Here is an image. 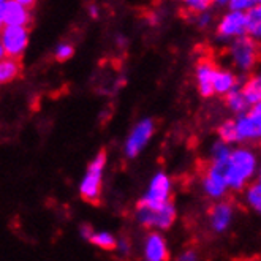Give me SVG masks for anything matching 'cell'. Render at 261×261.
Returning a JSON list of instances; mask_svg holds the SVG:
<instances>
[{
	"label": "cell",
	"mask_w": 261,
	"mask_h": 261,
	"mask_svg": "<svg viewBox=\"0 0 261 261\" xmlns=\"http://www.w3.org/2000/svg\"><path fill=\"white\" fill-rule=\"evenodd\" d=\"M259 159L256 152L247 146L231 147L229 157L223 165V174L229 190L242 192L256 177Z\"/></svg>",
	"instance_id": "1"
},
{
	"label": "cell",
	"mask_w": 261,
	"mask_h": 261,
	"mask_svg": "<svg viewBox=\"0 0 261 261\" xmlns=\"http://www.w3.org/2000/svg\"><path fill=\"white\" fill-rule=\"evenodd\" d=\"M228 59L236 71L239 73L253 71L259 59L258 41H255L249 35H242L231 40L228 46Z\"/></svg>",
	"instance_id": "2"
},
{
	"label": "cell",
	"mask_w": 261,
	"mask_h": 261,
	"mask_svg": "<svg viewBox=\"0 0 261 261\" xmlns=\"http://www.w3.org/2000/svg\"><path fill=\"white\" fill-rule=\"evenodd\" d=\"M106 163V150L101 149L98 152L97 159L89 165V170L86 174L84 182L81 184V198L86 203L94 206L100 204V195H101V170Z\"/></svg>",
	"instance_id": "3"
},
{
	"label": "cell",
	"mask_w": 261,
	"mask_h": 261,
	"mask_svg": "<svg viewBox=\"0 0 261 261\" xmlns=\"http://www.w3.org/2000/svg\"><path fill=\"white\" fill-rule=\"evenodd\" d=\"M234 125L241 143L261 141V101L253 103L247 113L236 116Z\"/></svg>",
	"instance_id": "4"
},
{
	"label": "cell",
	"mask_w": 261,
	"mask_h": 261,
	"mask_svg": "<svg viewBox=\"0 0 261 261\" xmlns=\"http://www.w3.org/2000/svg\"><path fill=\"white\" fill-rule=\"evenodd\" d=\"M29 27L24 25H0V43H2L5 56L22 57V51L27 46Z\"/></svg>",
	"instance_id": "5"
},
{
	"label": "cell",
	"mask_w": 261,
	"mask_h": 261,
	"mask_svg": "<svg viewBox=\"0 0 261 261\" xmlns=\"http://www.w3.org/2000/svg\"><path fill=\"white\" fill-rule=\"evenodd\" d=\"M173 199L171 192V179L165 173H159L153 177L149 193L138 203V207H150V209H160L165 203Z\"/></svg>",
	"instance_id": "6"
},
{
	"label": "cell",
	"mask_w": 261,
	"mask_h": 261,
	"mask_svg": "<svg viewBox=\"0 0 261 261\" xmlns=\"http://www.w3.org/2000/svg\"><path fill=\"white\" fill-rule=\"evenodd\" d=\"M138 219L146 228L157 226L162 229H168L176 220V207L173 204V199L165 203L160 209L138 207Z\"/></svg>",
	"instance_id": "7"
},
{
	"label": "cell",
	"mask_w": 261,
	"mask_h": 261,
	"mask_svg": "<svg viewBox=\"0 0 261 261\" xmlns=\"http://www.w3.org/2000/svg\"><path fill=\"white\" fill-rule=\"evenodd\" d=\"M201 186H203L204 195L209 199H212V201H219V199H223L228 195V192H229L228 182H226L225 174H223V166L209 163L207 170L203 174Z\"/></svg>",
	"instance_id": "8"
},
{
	"label": "cell",
	"mask_w": 261,
	"mask_h": 261,
	"mask_svg": "<svg viewBox=\"0 0 261 261\" xmlns=\"http://www.w3.org/2000/svg\"><path fill=\"white\" fill-rule=\"evenodd\" d=\"M216 32L222 41H228V43L238 37L245 35V13L228 10L219 19Z\"/></svg>",
	"instance_id": "9"
},
{
	"label": "cell",
	"mask_w": 261,
	"mask_h": 261,
	"mask_svg": "<svg viewBox=\"0 0 261 261\" xmlns=\"http://www.w3.org/2000/svg\"><path fill=\"white\" fill-rule=\"evenodd\" d=\"M234 206L229 201H225V199H219L209 211V226L214 233L222 234L231 228V225L234 223Z\"/></svg>",
	"instance_id": "10"
},
{
	"label": "cell",
	"mask_w": 261,
	"mask_h": 261,
	"mask_svg": "<svg viewBox=\"0 0 261 261\" xmlns=\"http://www.w3.org/2000/svg\"><path fill=\"white\" fill-rule=\"evenodd\" d=\"M217 65L212 62V60L203 59L199 60L196 68H195V83L196 89L199 92V95L209 98L214 95V76L217 71Z\"/></svg>",
	"instance_id": "11"
},
{
	"label": "cell",
	"mask_w": 261,
	"mask_h": 261,
	"mask_svg": "<svg viewBox=\"0 0 261 261\" xmlns=\"http://www.w3.org/2000/svg\"><path fill=\"white\" fill-rule=\"evenodd\" d=\"M153 132H155V122H153L152 119L143 120L141 124L135 128V132L132 133L130 140L125 146L128 157H135L136 153L146 146V143L149 141V138L152 136Z\"/></svg>",
	"instance_id": "12"
},
{
	"label": "cell",
	"mask_w": 261,
	"mask_h": 261,
	"mask_svg": "<svg viewBox=\"0 0 261 261\" xmlns=\"http://www.w3.org/2000/svg\"><path fill=\"white\" fill-rule=\"evenodd\" d=\"M2 24L30 27V24H32V16H30L29 10L24 8L21 4L14 2V0H7L2 10Z\"/></svg>",
	"instance_id": "13"
},
{
	"label": "cell",
	"mask_w": 261,
	"mask_h": 261,
	"mask_svg": "<svg viewBox=\"0 0 261 261\" xmlns=\"http://www.w3.org/2000/svg\"><path fill=\"white\" fill-rule=\"evenodd\" d=\"M239 87L238 74L229 68H217L214 76V95L225 97L228 92Z\"/></svg>",
	"instance_id": "14"
},
{
	"label": "cell",
	"mask_w": 261,
	"mask_h": 261,
	"mask_svg": "<svg viewBox=\"0 0 261 261\" xmlns=\"http://www.w3.org/2000/svg\"><path fill=\"white\" fill-rule=\"evenodd\" d=\"M146 258L149 261H165L170 258L166 241L159 233H150L146 241Z\"/></svg>",
	"instance_id": "15"
},
{
	"label": "cell",
	"mask_w": 261,
	"mask_h": 261,
	"mask_svg": "<svg viewBox=\"0 0 261 261\" xmlns=\"http://www.w3.org/2000/svg\"><path fill=\"white\" fill-rule=\"evenodd\" d=\"M22 57H10L5 56L0 59V84L11 83L22 73Z\"/></svg>",
	"instance_id": "16"
},
{
	"label": "cell",
	"mask_w": 261,
	"mask_h": 261,
	"mask_svg": "<svg viewBox=\"0 0 261 261\" xmlns=\"http://www.w3.org/2000/svg\"><path fill=\"white\" fill-rule=\"evenodd\" d=\"M225 103H226V108L236 116L247 113L249 108L252 106L241 87H236L234 90L228 92V94L225 95Z\"/></svg>",
	"instance_id": "17"
},
{
	"label": "cell",
	"mask_w": 261,
	"mask_h": 261,
	"mask_svg": "<svg viewBox=\"0 0 261 261\" xmlns=\"http://www.w3.org/2000/svg\"><path fill=\"white\" fill-rule=\"evenodd\" d=\"M245 35L255 41H261V5L245 11Z\"/></svg>",
	"instance_id": "18"
},
{
	"label": "cell",
	"mask_w": 261,
	"mask_h": 261,
	"mask_svg": "<svg viewBox=\"0 0 261 261\" xmlns=\"http://www.w3.org/2000/svg\"><path fill=\"white\" fill-rule=\"evenodd\" d=\"M242 192L245 206L261 217V180H252Z\"/></svg>",
	"instance_id": "19"
},
{
	"label": "cell",
	"mask_w": 261,
	"mask_h": 261,
	"mask_svg": "<svg viewBox=\"0 0 261 261\" xmlns=\"http://www.w3.org/2000/svg\"><path fill=\"white\" fill-rule=\"evenodd\" d=\"M241 89L245 94V97H247V100L250 101V105L261 101V71L252 74Z\"/></svg>",
	"instance_id": "20"
},
{
	"label": "cell",
	"mask_w": 261,
	"mask_h": 261,
	"mask_svg": "<svg viewBox=\"0 0 261 261\" xmlns=\"http://www.w3.org/2000/svg\"><path fill=\"white\" fill-rule=\"evenodd\" d=\"M229 152H231V144H228L222 140L214 141L211 146V153H209V159L212 165H220L223 166L229 157Z\"/></svg>",
	"instance_id": "21"
},
{
	"label": "cell",
	"mask_w": 261,
	"mask_h": 261,
	"mask_svg": "<svg viewBox=\"0 0 261 261\" xmlns=\"http://www.w3.org/2000/svg\"><path fill=\"white\" fill-rule=\"evenodd\" d=\"M219 140L228 143V144H236L238 143V133L234 127V120H225L217 128Z\"/></svg>",
	"instance_id": "22"
},
{
	"label": "cell",
	"mask_w": 261,
	"mask_h": 261,
	"mask_svg": "<svg viewBox=\"0 0 261 261\" xmlns=\"http://www.w3.org/2000/svg\"><path fill=\"white\" fill-rule=\"evenodd\" d=\"M89 241L92 244H95L97 247H100L101 250H106V252H111L117 247V242L114 241V238L108 233H100V234H92L89 238Z\"/></svg>",
	"instance_id": "23"
},
{
	"label": "cell",
	"mask_w": 261,
	"mask_h": 261,
	"mask_svg": "<svg viewBox=\"0 0 261 261\" xmlns=\"http://www.w3.org/2000/svg\"><path fill=\"white\" fill-rule=\"evenodd\" d=\"M180 2L184 5V10L195 14V16L201 11H207L212 5L211 0H180Z\"/></svg>",
	"instance_id": "24"
},
{
	"label": "cell",
	"mask_w": 261,
	"mask_h": 261,
	"mask_svg": "<svg viewBox=\"0 0 261 261\" xmlns=\"http://www.w3.org/2000/svg\"><path fill=\"white\" fill-rule=\"evenodd\" d=\"M226 5L229 7V10H236V11H249L250 8L258 5V0H228Z\"/></svg>",
	"instance_id": "25"
},
{
	"label": "cell",
	"mask_w": 261,
	"mask_h": 261,
	"mask_svg": "<svg viewBox=\"0 0 261 261\" xmlns=\"http://www.w3.org/2000/svg\"><path fill=\"white\" fill-rule=\"evenodd\" d=\"M74 53V48L71 44H64V46H60V48L57 49L56 53V60L57 62H65V60H68Z\"/></svg>",
	"instance_id": "26"
},
{
	"label": "cell",
	"mask_w": 261,
	"mask_h": 261,
	"mask_svg": "<svg viewBox=\"0 0 261 261\" xmlns=\"http://www.w3.org/2000/svg\"><path fill=\"white\" fill-rule=\"evenodd\" d=\"M196 21H198L199 27H207L212 22V16H211V13H207V11H201V13L196 14Z\"/></svg>",
	"instance_id": "27"
},
{
	"label": "cell",
	"mask_w": 261,
	"mask_h": 261,
	"mask_svg": "<svg viewBox=\"0 0 261 261\" xmlns=\"http://www.w3.org/2000/svg\"><path fill=\"white\" fill-rule=\"evenodd\" d=\"M14 2H18V4H21L24 8H27L29 11L30 10H34L35 8V4H37V0H14Z\"/></svg>",
	"instance_id": "28"
},
{
	"label": "cell",
	"mask_w": 261,
	"mask_h": 261,
	"mask_svg": "<svg viewBox=\"0 0 261 261\" xmlns=\"http://www.w3.org/2000/svg\"><path fill=\"white\" fill-rule=\"evenodd\" d=\"M182 261H193V259H198V255H195V252L189 250V252H184V255L180 256Z\"/></svg>",
	"instance_id": "29"
},
{
	"label": "cell",
	"mask_w": 261,
	"mask_h": 261,
	"mask_svg": "<svg viewBox=\"0 0 261 261\" xmlns=\"http://www.w3.org/2000/svg\"><path fill=\"white\" fill-rule=\"evenodd\" d=\"M83 234H84L86 239H89V238L92 236V228L87 226V225H84V226H83Z\"/></svg>",
	"instance_id": "30"
},
{
	"label": "cell",
	"mask_w": 261,
	"mask_h": 261,
	"mask_svg": "<svg viewBox=\"0 0 261 261\" xmlns=\"http://www.w3.org/2000/svg\"><path fill=\"white\" fill-rule=\"evenodd\" d=\"M4 4H5V0H0V25H2V10H4Z\"/></svg>",
	"instance_id": "31"
},
{
	"label": "cell",
	"mask_w": 261,
	"mask_h": 261,
	"mask_svg": "<svg viewBox=\"0 0 261 261\" xmlns=\"http://www.w3.org/2000/svg\"><path fill=\"white\" fill-rule=\"evenodd\" d=\"M90 14H92V18H97V8L94 5H90Z\"/></svg>",
	"instance_id": "32"
},
{
	"label": "cell",
	"mask_w": 261,
	"mask_h": 261,
	"mask_svg": "<svg viewBox=\"0 0 261 261\" xmlns=\"http://www.w3.org/2000/svg\"><path fill=\"white\" fill-rule=\"evenodd\" d=\"M212 4H217V5H225L228 0H211Z\"/></svg>",
	"instance_id": "33"
},
{
	"label": "cell",
	"mask_w": 261,
	"mask_h": 261,
	"mask_svg": "<svg viewBox=\"0 0 261 261\" xmlns=\"http://www.w3.org/2000/svg\"><path fill=\"white\" fill-rule=\"evenodd\" d=\"M4 57H5V49H4L2 43H0V59H4Z\"/></svg>",
	"instance_id": "34"
},
{
	"label": "cell",
	"mask_w": 261,
	"mask_h": 261,
	"mask_svg": "<svg viewBox=\"0 0 261 261\" xmlns=\"http://www.w3.org/2000/svg\"><path fill=\"white\" fill-rule=\"evenodd\" d=\"M256 177H258V180H261V163H259V166H258V173H256Z\"/></svg>",
	"instance_id": "35"
},
{
	"label": "cell",
	"mask_w": 261,
	"mask_h": 261,
	"mask_svg": "<svg viewBox=\"0 0 261 261\" xmlns=\"http://www.w3.org/2000/svg\"><path fill=\"white\" fill-rule=\"evenodd\" d=\"M258 4H259V5H261V0H258Z\"/></svg>",
	"instance_id": "36"
}]
</instances>
